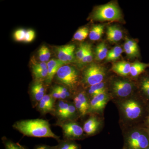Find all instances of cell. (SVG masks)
I'll list each match as a JSON object with an SVG mask.
<instances>
[{
    "mask_svg": "<svg viewBox=\"0 0 149 149\" xmlns=\"http://www.w3.org/2000/svg\"><path fill=\"white\" fill-rule=\"evenodd\" d=\"M13 127L24 136L38 138H52L58 141L59 136H57L51 129L48 120L41 118L24 119L15 122Z\"/></svg>",
    "mask_w": 149,
    "mask_h": 149,
    "instance_id": "1",
    "label": "cell"
},
{
    "mask_svg": "<svg viewBox=\"0 0 149 149\" xmlns=\"http://www.w3.org/2000/svg\"><path fill=\"white\" fill-rule=\"evenodd\" d=\"M55 76L58 83L67 87L70 91L75 89L78 85V72L73 67L63 65L59 68Z\"/></svg>",
    "mask_w": 149,
    "mask_h": 149,
    "instance_id": "2",
    "label": "cell"
},
{
    "mask_svg": "<svg viewBox=\"0 0 149 149\" xmlns=\"http://www.w3.org/2000/svg\"><path fill=\"white\" fill-rule=\"evenodd\" d=\"M120 9L114 3H110L99 7L93 14V18L98 21H113L121 18Z\"/></svg>",
    "mask_w": 149,
    "mask_h": 149,
    "instance_id": "3",
    "label": "cell"
},
{
    "mask_svg": "<svg viewBox=\"0 0 149 149\" xmlns=\"http://www.w3.org/2000/svg\"><path fill=\"white\" fill-rule=\"evenodd\" d=\"M106 75L104 68L98 64L92 63L83 72V81L90 86L102 83Z\"/></svg>",
    "mask_w": 149,
    "mask_h": 149,
    "instance_id": "4",
    "label": "cell"
},
{
    "mask_svg": "<svg viewBox=\"0 0 149 149\" xmlns=\"http://www.w3.org/2000/svg\"><path fill=\"white\" fill-rule=\"evenodd\" d=\"M56 125L59 126L62 130L63 139L73 141L82 138L84 130L79 124L74 121L66 120L56 122Z\"/></svg>",
    "mask_w": 149,
    "mask_h": 149,
    "instance_id": "5",
    "label": "cell"
},
{
    "mask_svg": "<svg viewBox=\"0 0 149 149\" xmlns=\"http://www.w3.org/2000/svg\"><path fill=\"white\" fill-rule=\"evenodd\" d=\"M42 81H35L32 83L29 90V94L32 105L34 107L46 95L47 87Z\"/></svg>",
    "mask_w": 149,
    "mask_h": 149,
    "instance_id": "6",
    "label": "cell"
},
{
    "mask_svg": "<svg viewBox=\"0 0 149 149\" xmlns=\"http://www.w3.org/2000/svg\"><path fill=\"white\" fill-rule=\"evenodd\" d=\"M123 109L126 117L133 120L138 118L141 115V108L139 104L133 100H128L122 104Z\"/></svg>",
    "mask_w": 149,
    "mask_h": 149,
    "instance_id": "7",
    "label": "cell"
},
{
    "mask_svg": "<svg viewBox=\"0 0 149 149\" xmlns=\"http://www.w3.org/2000/svg\"><path fill=\"white\" fill-rule=\"evenodd\" d=\"M113 90L115 94L120 97L129 96L133 91V86L129 81L117 80L113 82Z\"/></svg>",
    "mask_w": 149,
    "mask_h": 149,
    "instance_id": "8",
    "label": "cell"
},
{
    "mask_svg": "<svg viewBox=\"0 0 149 149\" xmlns=\"http://www.w3.org/2000/svg\"><path fill=\"white\" fill-rule=\"evenodd\" d=\"M69 103L68 101L63 100H59L56 102L52 115L57 119L56 122H62L65 120Z\"/></svg>",
    "mask_w": 149,
    "mask_h": 149,
    "instance_id": "9",
    "label": "cell"
},
{
    "mask_svg": "<svg viewBox=\"0 0 149 149\" xmlns=\"http://www.w3.org/2000/svg\"><path fill=\"white\" fill-rule=\"evenodd\" d=\"M108 99V97L106 92L92 98L90 101V107L88 112L100 111L103 109L107 104Z\"/></svg>",
    "mask_w": 149,
    "mask_h": 149,
    "instance_id": "10",
    "label": "cell"
},
{
    "mask_svg": "<svg viewBox=\"0 0 149 149\" xmlns=\"http://www.w3.org/2000/svg\"><path fill=\"white\" fill-rule=\"evenodd\" d=\"M65 65L58 59H52L47 63L48 76L45 81L47 85H50L59 68Z\"/></svg>",
    "mask_w": 149,
    "mask_h": 149,
    "instance_id": "11",
    "label": "cell"
},
{
    "mask_svg": "<svg viewBox=\"0 0 149 149\" xmlns=\"http://www.w3.org/2000/svg\"><path fill=\"white\" fill-rule=\"evenodd\" d=\"M100 122L95 116H92L86 120L83 125L84 132L87 135H93L98 130Z\"/></svg>",
    "mask_w": 149,
    "mask_h": 149,
    "instance_id": "12",
    "label": "cell"
},
{
    "mask_svg": "<svg viewBox=\"0 0 149 149\" xmlns=\"http://www.w3.org/2000/svg\"><path fill=\"white\" fill-rule=\"evenodd\" d=\"M107 39L110 42L116 43L122 39V31L115 25L108 27L107 31Z\"/></svg>",
    "mask_w": 149,
    "mask_h": 149,
    "instance_id": "13",
    "label": "cell"
},
{
    "mask_svg": "<svg viewBox=\"0 0 149 149\" xmlns=\"http://www.w3.org/2000/svg\"><path fill=\"white\" fill-rule=\"evenodd\" d=\"M131 64L126 61H119L113 65L112 70L121 76H127L130 74Z\"/></svg>",
    "mask_w": 149,
    "mask_h": 149,
    "instance_id": "14",
    "label": "cell"
},
{
    "mask_svg": "<svg viewBox=\"0 0 149 149\" xmlns=\"http://www.w3.org/2000/svg\"><path fill=\"white\" fill-rule=\"evenodd\" d=\"M74 49H75V46L72 45L61 46L56 48V53L58 59L64 63L65 64H68V54L70 52Z\"/></svg>",
    "mask_w": 149,
    "mask_h": 149,
    "instance_id": "15",
    "label": "cell"
},
{
    "mask_svg": "<svg viewBox=\"0 0 149 149\" xmlns=\"http://www.w3.org/2000/svg\"><path fill=\"white\" fill-rule=\"evenodd\" d=\"M149 66V64L141 62H136L131 65L130 67V75L133 77H137Z\"/></svg>",
    "mask_w": 149,
    "mask_h": 149,
    "instance_id": "16",
    "label": "cell"
},
{
    "mask_svg": "<svg viewBox=\"0 0 149 149\" xmlns=\"http://www.w3.org/2000/svg\"><path fill=\"white\" fill-rule=\"evenodd\" d=\"M104 25L97 24L94 25L89 33L90 40L93 41H97L100 39L104 33Z\"/></svg>",
    "mask_w": 149,
    "mask_h": 149,
    "instance_id": "17",
    "label": "cell"
},
{
    "mask_svg": "<svg viewBox=\"0 0 149 149\" xmlns=\"http://www.w3.org/2000/svg\"><path fill=\"white\" fill-rule=\"evenodd\" d=\"M108 52L106 44L104 43H100L96 48V58L98 61L102 60L107 58Z\"/></svg>",
    "mask_w": 149,
    "mask_h": 149,
    "instance_id": "18",
    "label": "cell"
},
{
    "mask_svg": "<svg viewBox=\"0 0 149 149\" xmlns=\"http://www.w3.org/2000/svg\"><path fill=\"white\" fill-rule=\"evenodd\" d=\"M1 139L5 149H28L25 146L15 143L6 136L3 137Z\"/></svg>",
    "mask_w": 149,
    "mask_h": 149,
    "instance_id": "19",
    "label": "cell"
},
{
    "mask_svg": "<svg viewBox=\"0 0 149 149\" xmlns=\"http://www.w3.org/2000/svg\"><path fill=\"white\" fill-rule=\"evenodd\" d=\"M149 145V141L146 136L141 134L134 144L129 148L130 149H145Z\"/></svg>",
    "mask_w": 149,
    "mask_h": 149,
    "instance_id": "20",
    "label": "cell"
},
{
    "mask_svg": "<svg viewBox=\"0 0 149 149\" xmlns=\"http://www.w3.org/2000/svg\"><path fill=\"white\" fill-rule=\"evenodd\" d=\"M57 149H80L79 145L73 141L63 139L58 141Z\"/></svg>",
    "mask_w": 149,
    "mask_h": 149,
    "instance_id": "21",
    "label": "cell"
},
{
    "mask_svg": "<svg viewBox=\"0 0 149 149\" xmlns=\"http://www.w3.org/2000/svg\"><path fill=\"white\" fill-rule=\"evenodd\" d=\"M104 92H106L105 84L102 82L90 86V89L88 91L89 95L92 98L94 97L101 93Z\"/></svg>",
    "mask_w": 149,
    "mask_h": 149,
    "instance_id": "22",
    "label": "cell"
},
{
    "mask_svg": "<svg viewBox=\"0 0 149 149\" xmlns=\"http://www.w3.org/2000/svg\"><path fill=\"white\" fill-rule=\"evenodd\" d=\"M39 58L41 62H45L49 61L51 57L50 51L48 47L46 45H43L38 51Z\"/></svg>",
    "mask_w": 149,
    "mask_h": 149,
    "instance_id": "23",
    "label": "cell"
},
{
    "mask_svg": "<svg viewBox=\"0 0 149 149\" xmlns=\"http://www.w3.org/2000/svg\"><path fill=\"white\" fill-rule=\"evenodd\" d=\"M123 52V49L119 46H116L109 52L106 58L107 61H114L119 58Z\"/></svg>",
    "mask_w": 149,
    "mask_h": 149,
    "instance_id": "24",
    "label": "cell"
},
{
    "mask_svg": "<svg viewBox=\"0 0 149 149\" xmlns=\"http://www.w3.org/2000/svg\"><path fill=\"white\" fill-rule=\"evenodd\" d=\"M35 108L41 114L43 115H45L48 113H51L52 115L53 113L54 110L51 108L43 99L39 102Z\"/></svg>",
    "mask_w": 149,
    "mask_h": 149,
    "instance_id": "25",
    "label": "cell"
},
{
    "mask_svg": "<svg viewBox=\"0 0 149 149\" xmlns=\"http://www.w3.org/2000/svg\"><path fill=\"white\" fill-rule=\"evenodd\" d=\"M89 31L88 27H83L78 29L73 36L74 40L82 41L85 40L89 35Z\"/></svg>",
    "mask_w": 149,
    "mask_h": 149,
    "instance_id": "26",
    "label": "cell"
},
{
    "mask_svg": "<svg viewBox=\"0 0 149 149\" xmlns=\"http://www.w3.org/2000/svg\"><path fill=\"white\" fill-rule=\"evenodd\" d=\"M73 104L75 106L78 113L82 116H85L88 113V110L86 109L85 107L83 105L82 103L80 102V100L77 96H75L73 98Z\"/></svg>",
    "mask_w": 149,
    "mask_h": 149,
    "instance_id": "27",
    "label": "cell"
},
{
    "mask_svg": "<svg viewBox=\"0 0 149 149\" xmlns=\"http://www.w3.org/2000/svg\"><path fill=\"white\" fill-rule=\"evenodd\" d=\"M56 86L60 94L61 100L68 101V99L70 98L71 95L69 89L61 85H56Z\"/></svg>",
    "mask_w": 149,
    "mask_h": 149,
    "instance_id": "28",
    "label": "cell"
},
{
    "mask_svg": "<svg viewBox=\"0 0 149 149\" xmlns=\"http://www.w3.org/2000/svg\"><path fill=\"white\" fill-rule=\"evenodd\" d=\"M93 56L91 45L86 44V51L81 63L83 64L90 63L93 61Z\"/></svg>",
    "mask_w": 149,
    "mask_h": 149,
    "instance_id": "29",
    "label": "cell"
},
{
    "mask_svg": "<svg viewBox=\"0 0 149 149\" xmlns=\"http://www.w3.org/2000/svg\"><path fill=\"white\" fill-rule=\"evenodd\" d=\"M77 112H78V111H77L75 106L74 105V104L69 103L68 111L66 119L65 121H66V120L74 121V119L76 116V113Z\"/></svg>",
    "mask_w": 149,
    "mask_h": 149,
    "instance_id": "30",
    "label": "cell"
},
{
    "mask_svg": "<svg viewBox=\"0 0 149 149\" xmlns=\"http://www.w3.org/2000/svg\"><path fill=\"white\" fill-rule=\"evenodd\" d=\"M80 102L82 103L85 108L88 110L89 112L90 107V102L88 101V96L84 92H81L78 93L76 95Z\"/></svg>",
    "mask_w": 149,
    "mask_h": 149,
    "instance_id": "31",
    "label": "cell"
},
{
    "mask_svg": "<svg viewBox=\"0 0 149 149\" xmlns=\"http://www.w3.org/2000/svg\"><path fill=\"white\" fill-rule=\"evenodd\" d=\"M86 44H80L76 52V59L78 62L81 63L86 51Z\"/></svg>",
    "mask_w": 149,
    "mask_h": 149,
    "instance_id": "32",
    "label": "cell"
},
{
    "mask_svg": "<svg viewBox=\"0 0 149 149\" xmlns=\"http://www.w3.org/2000/svg\"><path fill=\"white\" fill-rule=\"evenodd\" d=\"M27 31L24 29H17L14 34L15 40L17 42H24L25 35Z\"/></svg>",
    "mask_w": 149,
    "mask_h": 149,
    "instance_id": "33",
    "label": "cell"
},
{
    "mask_svg": "<svg viewBox=\"0 0 149 149\" xmlns=\"http://www.w3.org/2000/svg\"><path fill=\"white\" fill-rule=\"evenodd\" d=\"M47 68V63L45 62L36 63L32 66V72L41 71Z\"/></svg>",
    "mask_w": 149,
    "mask_h": 149,
    "instance_id": "34",
    "label": "cell"
},
{
    "mask_svg": "<svg viewBox=\"0 0 149 149\" xmlns=\"http://www.w3.org/2000/svg\"><path fill=\"white\" fill-rule=\"evenodd\" d=\"M124 49L127 55L130 57L136 56L138 54V53H139V52L135 50L133 48L130 47L126 42H125L124 44Z\"/></svg>",
    "mask_w": 149,
    "mask_h": 149,
    "instance_id": "35",
    "label": "cell"
},
{
    "mask_svg": "<svg viewBox=\"0 0 149 149\" xmlns=\"http://www.w3.org/2000/svg\"><path fill=\"white\" fill-rule=\"evenodd\" d=\"M141 134L140 132L136 131V132H133L130 135L128 139V145L129 148L131 147L135 143Z\"/></svg>",
    "mask_w": 149,
    "mask_h": 149,
    "instance_id": "36",
    "label": "cell"
},
{
    "mask_svg": "<svg viewBox=\"0 0 149 149\" xmlns=\"http://www.w3.org/2000/svg\"><path fill=\"white\" fill-rule=\"evenodd\" d=\"M35 31L32 29H29L26 32L24 42H31L35 39Z\"/></svg>",
    "mask_w": 149,
    "mask_h": 149,
    "instance_id": "37",
    "label": "cell"
},
{
    "mask_svg": "<svg viewBox=\"0 0 149 149\" xmlns=\"http://www.w3.org/2000/svg\"><path fill=\"white\" fill-rule=\"evenodd\" d=\"M49 94L56 100H61L60 94L57 88L56 87V85L52 88Z\"/></svg>",
    "mask_w": 149,
    "mask_h": 149,
    "instance_id": "38",
    "label": "cell"
},
{
    "mask_svg": "<svg viewBox=\"0 0 149 149\" xmlns=\"http://www.w3.org/2000/svg\"><path fill=\"white\" fill-rule=\"evenodd\" d=\"M141 88L144 93L149 96V78H145L141 83Z\"/></svg>",
    "mask_w": 149,
    "mask_h": 149,
    "instance_id": "39",
    "label": "cell"
},
{
    "mask_svg": "<svg viewBox=\"0 0 149 149\" xmlns=\"http://www.w3.org/2000/svg\"><path fill=\"white\" fill-rule=\"evenodd\" d=\"M34 149H57V146H50L45 144H40L35 146Z\"/></svg>",
    "mask_w": 149,
    "mask_h": 149,
    "instance_id": "40",
    "label": "cell"
},
{
    "mask_svg": "<svg viewBox=\"0 0 149 149\" xmlns=\"http://www.w3.org/2000/svg\"><path fill=\"white\" fill-rule=\"evenodd\" d=\"M125 42L127 43L128 45L135 49V50L139 52V47H138V45L136 42H134L133 40L127 39L125 41Z\"/></svg>",
    "mask_w": 149,
    "mask_h": 149,
    "instance_id": "41",
    "label": "cell"
},
{
    "mask_svg": "<svg viewBox=\"0 0 149 149\" xmlns=\"http://www.w3.org/2000/svg\"><path fill=\"white\" fill-rule=\"evenodd\" d=\"M74 49H72V50H71L69 54H68V63H70L74 61Z\"/></svg>",
    "mask_w": 149,
    "mask_h": 149,
    "instance_id": "42",
    "label": "cell"
},
{
    "mask_svg": "<svg viewBox=\"0 0 149 149\" xmlns=\"http://www.w3.org/2000/svg\"><path fill=\"white\" fill-rule=\"evenodd\" d=\"M148 123H149V116L148 117Z\"/></svg>",
    "mask_w": 149,
    "mask_h": 149,
    "instance_id": "43",
    "label": "cell"
},
{
    "mask_svg": "<svg viewBox=\"0 0 149 149\" xmlns=\"http://www.w3.org/2000/svg\"><path fill=\"white\" fill-rule=\"evenodd\" d=\"M149 149V148H148V149Z\"/></svg>",
    "mask_w": 149,
    "mask_h": 149,
    "instance_id": "44",
    "label": "cell"
}]
</instances>
